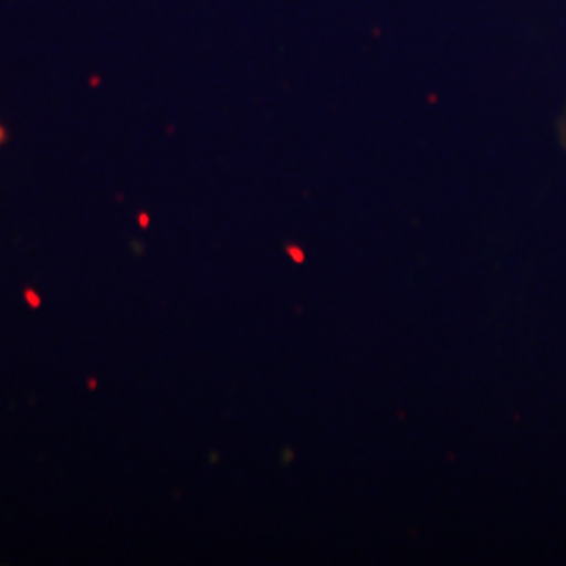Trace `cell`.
<instances>
[{
  "instance_id": "cell-1",
  "label": "cell",
  "mask_w": 566,
  "mask_h": 566,
  "mask_svg": "<svg viewBox=\"0 0 566 566\" xmlns=\"http://www.w3.org/2000/svg\"><path fill=\"white\" fill-rule=\"evenodd\" d=\"M558 139H560L563 147L566 149V112L563 114L560 122H558Z\"/></svg>"
}]
</instances>
